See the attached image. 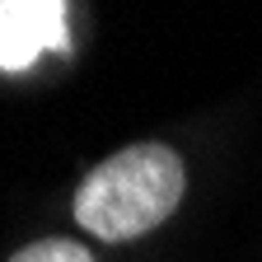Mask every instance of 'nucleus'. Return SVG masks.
<instances>
[{
  "mask_svg": "<svg viewBox=\"0 0 262 262\" xmlns=\"http://www.w3.org/2000/svg\"><path fill=\"white\" fill-rule=\"evenodd\" d=\"M66 5L61 0H0V71L19 75L42 52H66Z\"/></svg>",
  "mask_w": 262,
  "mask_h": 262,
  "instance_id": "obj_2",
  "label": "nucleus"
},
{
  "mask_svg": "<svg viewBox=\"0 0 262 262\" xmlns=\"http://www.w3.org/2000/svg\"><path fill=\"white\" fill-rule=\"evenodd\" d=\"M10 262H94V253L75 239H38V244L19 248Z\"/></svg>",
  "mask_w": 262,
  "mask_h": 262,
  "instance_id": "obj_3",
  "label": "nucleus"
},
{
  "mask_svg": "<svg viewBox=\"0 0 262 262\" xmlns=\"http://www.w3.org/2000/svg\"><path fill=\"white\" fill-rule=\"evenodd\" d=\"M183 192H187L183 159L159 141H141L84 173V183L75 187V220L94 239L126 244L169 220Z\"/></svg>",
  "mask_w": 262,
  "mask_h": 262,
  "instance_id": "obj_1",
  "label": "nucleus"
}]
</instances>
